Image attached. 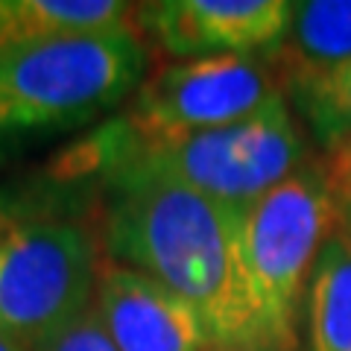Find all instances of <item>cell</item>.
Returning <instances> with one entry per match:
<instances>
[{"label":"cell","mask_w":351,"mask_h":351,"mask_svg":"<svg viewBox=\"0 0 351 351\" xmlns=\"http://www.w3.org/2000/svg\"><path fill=\"white\" fill-rule=\"evenodd\" d=\"M287 103L313 132L322 149L351 141V62L284 85Z\"/></svg>","instance_id":"7c38bea8"},{"label":"cell","mask_w":351,"mask_h":351,"mask_svg":"<svg viewBox=\"0 0 351 351\" xmlns=\"http://www.w3.org/2000/svg\"><path fill=\"white\" fill-rule=\"evenodd\" d=\"M325 170L331 176L334 188H346L351 184V141H343L331 149H325Z\"/></svg>","instance_id":"5bb4252c"},{"label":"cell","mask_w":351,"mask_h":351,"mask_svg":"<svg viewBox=\"0 0 351 351\" xmlns=\"http://www.w3.org/2000/svg\"><path fill=\"white\" fill-rule=\"evenodd\" d=\"M337 191V232L351 243V184Z\"/></svg>","instance_id":"9a60e30c"},{"label":"cell","mask_w":351,"mask_h":351,"mask_svg":"<svg viewBox=\"0 0 351 351\" xmlns=\"http://www.w3.org/2000/svg\"><path fill=\"white\" fill-rule=\"evenodd\" d=\"M100 182L108 258L188 299L217 346L269 351L243 263V214L152 173H112Z\"/></svg>","instance_id":"6da1fadb"},{"label":"cell","mask_w":351,"mask_h":351,"mask_svg":"<svg viewBox=\"0 0 351 351\" xmlns=\"http://www.w3.org/2000/svg\"><path fill=\"white\" fill-rule=\"evenodd\" d=\"M284 100L267 56L182 59L158 68L129 97L117 123L141 138L219 129Z\"/></svg>","instance_id":"8992f818"},{"label":"cell","mask_w":351,"mask_h":351,"mask_svg":"<svg viewBox=\"0 0 351 351\" xmlns=\"http://www.w3.org/2000/svg\"><path fill=\"white\" fill-rule=\"evenodd\" d=\"M311 161L307 138L284 97L246 120L191 135L141 138L114 117L71 147L56 164V176L152 173L246 214Z\"/></svg>","instance_id":"7a4b0ae2"},{"label":"cell","mask_w":351,"mask_h":351,"mask_svg":"<svg viewBox=\"0 0 351 351\" xmlns=\"http://www.w3.org/2000/svg\"><path fill=\"white\" fill-rule=\"evenodd\" d=\"M135 9L123 0H0V53L80 32L135 27Z\"/></svg>","instance_id":"9c48e42d"},{"label":"cell","mask_w":351,"mask_h":351,"mask_svg":"<svg viewBox=\"0 0 351 351\" xmlns=\"http://www.w3.org/2000/svg\"><path fill=\"white\" fill-rule=\"evenodd\" d=\"M94 307L120 351H211L205 316L161 281L123 263H100Z\"/></svg>","instance_id":"ba28073f"},{"label":"cell","mask_w":351,"mask_h":351,"mask_svg":"<svg viewBox=\"0 0 351 351\" xmlns=\"http://www.w3.org/2000/svg\"><path fill=\"white\" fill-rule=\"evenodd\" d=\"M263 56L276 68L281 88L299 76L325 73L351 62V0L293 3L287 36Z\"/></svg>","instance_id":"30bf717a"},{"label":"cell","mask_w":351,"mask_h":351,"mask_svg":"<svg viewBox=\"0 0 351 351\" xmlns=\"http://www.w3.org/2000/svg\"><path fill=\"white\" fill-rule=\"evenodd\" d=\"M287 0H156L135 9L141 36L173 59L263 56L287 36Z\"/></svg>","instance_id":"52a82bcc"},{"label":"cell","mask_w":351,"mask_h":351,"mask_svg":"<svg viewBox=\"0 0 351 351\" xmlns=\"http://www.w3.org/2000/svg\"><path fill=\"white\" fill-rule=\"evenodd\" d=\"M334 232L337 191L322 158L304 164L243 214V263L269 351L302 348L307 287Z\"/></svg>","instance_id":"277c9868"},{"label":"cell","mask_w":351,"mask_h":351,"mask_svg":"<svg viewBox=\"0 0 351 351\" xmlns=\"http://www.w3.org/2000/svg\"><path fill=\"white\" fill-rule=\"evenodd\" d=\"M32 351H120L114 339L108 337L106 325L97 313V307H85L80 316H73L68 325L53 331L47 339L32 348Z\"/></svg>","instance_id":"4fadbf2b"},{"label":"cell","mask_w":351,"mask_h":351,"mask_svg":"<svg viewBox=\"0 0 351 351\" xmlns=\"http://www.w3.org/2000/svg\"><path fill=\"white\" fill-rule=\"evenodd\" d=\"M211 351H249V348H232V346H214Z\"/></svg>","instance_id":"ac0fdd59"},{"label":"cell","mask_w":351,"mask_h":351,"mask_svg":"<svg viewBox=\"0 0 351 351\" xmlns=\"http://www.w3.org/2000/svg\"><path fill=\"white\" fill-rule=\"evenodd\" d=\"M0 351H32V348L24 346L21 339H15V337H9V334L0 331Z\"/></svg>","instance_id":"2e32d148"},{"label":"cell","mask_w":351,"mask_h":351,"mask_svg":"<svg viewBox=\"0 0 351 351\" xmlns=\"http://www.w3.org/2000/svg\"><path fill=\"white\" fill-rule=\"evenodd\" d=\"M144 73L147 47L138 27L0 53V141L91 123L129 100Z\"/></svg>","instance_id":"3957f363"},{"label":"cell","mask_w":351,"mask_h":351,"mask_svg":"<svg viewBox=\"0 0 351 351\" xmlns=\"http://www.w3.org/2000/svg\"><path fill=\"white\" fill-rule=\"evenodd\" d=\"M100 263L73 219H15L0 240V331L36 348L94 304Z\"/></svg>","instance_id":"5b68a950"},{"label":"cell","mask_w":351,"mask_h":351,"mask_svg":"<svg viewBox=\"0 0 351 351\" xmlns=\"http://www.w3.org/2000/svg\"><path fill=\"white\" fill-rule=\"evenodd\" d=\"M302 331L304 351H351V243L339 232L316 258Z\"/></svg>","instance_id":"8fae6325"},{"label":"cell","mask_w":351,"mask_h":351,"mask_svg":"<svg viewBox=\"0 0 351 351\" xmlns=\"http://www.w3.org/2000/svg\"><path fill=\"white\" fill-rule=\"evenodd\" d=\"M15 223V219H12V214H9V208L3 205V202H0V240H3V234H6V228L9 226H12Z\"/></svg>","instance_id":"e0dca14e"}]
</instances>
